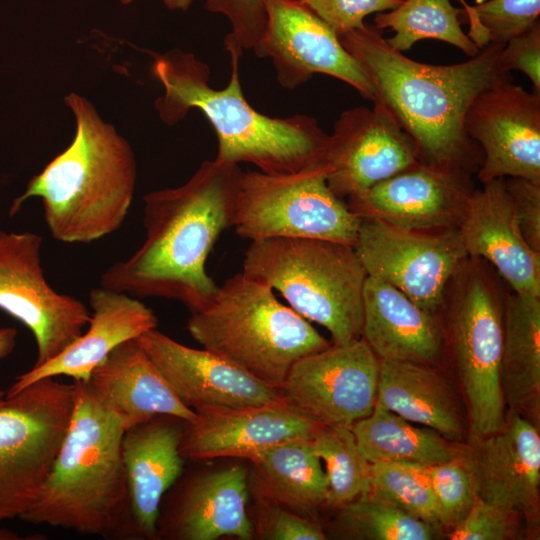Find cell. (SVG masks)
<instances>
[{"label": "cell", "instance_id": "1", "mask_svg": "<svg viewBox=\"0 0 540 540\" xmlns=\"http://www.w3.org/2000/svg\"><path fill=\"white\" fill-rule=\"evenodd\" d=\"M239 165L204 161L183 185L144 196L142 244L101 275L100 286L135 298L160 297L204 309L218 285L206 261L219 235L232 226Z\"/></svg>", "mask_w": 540, "mask_h": 540}, {"label": "cell", "instance_id": "2", "mask_svg": "<svg viewBox=\"0 0 540 540\" xmlns=\"http://www.w3.org/2000/svg\"><path fill=\"white\" fill-rule=\"evenodd\" d=\"M338 38L368 73L375 102L414 142L420 162L477 173L483 153L465 131V115L480 92L512 80L500 63L503 44L489 43L465 62L431 65L393 49L374 25Z\"/></svg>", "mask_w": 540, "mask_h": 540}, {"label": "cell", "instance_id": "3", "mask_svg": "<svg viewBox=\"0 0 540 540\" xmlns=\"http://www.w3.org/2000/svg\"><path fill=\"white\" fill-rule=\"evenodd\" d=\"M231 77L223 89L209 84V66L191 52L154 54L152 73L164 88L155 100L159 117L175 125L191 109L204 113L218 138L215 160L254 164L267 174L297 172L324 160L329 135L307 115L278 118L258 112L245 99L239 75L242 51L230 42Z\"/></svg>", "mask_w": 540, "mask_h": 540}, {"label": "cell", "instance_id": "4", "mask_svg": "<svg viewBox=\"0 0 540 540\" xmlns=\"http://www.w3.org/2000/svg\"><path fill=\"white\" fill-rule=\"evenodd\" d=\"M74 114L71 144L27 183L12 202L14 216L24 202L41 199L50 234L63 243H90L123 224L133 201L136 160L128 141L105 122L86 98L70 93Z\"/></svg>", "mask_w": 540, "mask_h": 540}, {"label": "cell", "instance_id": "5", "mask_svg": "<svg viewBox=\"0 0 540 540\" xmlns=\"http://www.w3.org/2000/svg\"><path fill=\"white\" fill-rule=\"evenodd\" d=\"M70 423L33 506L20 519L82 535L132 539L122 420L100 405L84 380H73Z\"/></svg>", "mask_w": 540, "mask_h": 540}, {"label": "cell", "instance_id": "6", "mask_svg": "<svg viewBox=\"0 0 540 540\" xmlns=\"http://www.w3.org/2000/svg\"><path fill=\"white\" fill-rule=\"evenodd\" d=\"M187 329L204 349L279 391L296 360L331 344L266 283L243 272L191 313Z\"/></svg>", "mask_w": 540, "mask_h": 540}, {"label": "cell", "instance_id": "7", "mask_svg": "<svg viewBox=\"0 0 540 540\" xmlns=\"http://www.w3.org/2000/svg\"><path fill=\"white\" fill-rule=\"evenodd\" d=\"M242 272L263 281L302 317L326 328L331 343L361 338L367 273L353 246L312 238L253 240Z\"/></svg>", "mask_w": 540, "mask_h": 540}, {"label": "cell", "instance_id": "8", "mask_svg": "<svg viewBox=\"0 0 540 540\" xmlns=\"http://www.w3.org/2000/svg\"><path fill=\"white\" fill-rule=\"evenodd\" d=\"M490 264L468 256L450 280L438 314L465 396L469 435L484 436L504 422L500 363L506 290Z\"/></svg>", "mask_w": 540, "mask_h": 540}, {"label": "cell", "instance_id": "9", "mask_svg": "<svg viewBox=\"0 0 540 540\" xmlns=\"http://www.w3.org/2000/svg\"><path fill=\"white\" fill-rule=\"evenodd\" d=\"M326 174L325 160L287 174L242 171L232 227L251 241L312 238L354 246L361 219L332 192Z\"/></svg>", "mask_w": 540, "mask_h": 540}, {"label": "cell", "instance_id": "10", "mask_svg": "<svg viewBox=\"0 0 540 540\" xmlns=\"http://www.w3.org/2000/svg\"><path fill=\"white\" fill-rule=\"evenodd\" d=\"M74 383L45 378L0 407V523L36 502L68 429Z\"/></svg>", "mask_w": 540, "mask_h": 540}, {"label": "cell", "instance_id": "11", "mask_svg": "<svg viewBox=\"0 0 540 540\" xmlns=\"http://www.w3.org/2000/svg\"><path fill=\"white\" fill-rule=\"evenodd\" d=\"M360 219L353 247L367 275L438 315L450 280L468 257L459 230H406Z\"/></svg>", "mask_w": 540, "mask_h": 540}, {"label": "cell", "instance_id": "12", "mask_svg": "<svg viewBox=\"0 0 540 540\" xmlns=\"http://www.w3.org/2000/svg\"><path fill=\"white\" fill-rule=\"evenodd\" d=\"M43 238L33 232L0 230V309L33 334V367L52 359L74 342L90 313L82 301L56 292L47 282L40 259Z\"/></svg>", "mask_w": 540, "mask_h": 540}, {"label": "cell", "instance_id": "13", "mask_svg": "<svg viewBox=\"0 0 540 540\" xmlns=\"http://www.w3.org/2000/svg\"><path fill=\"white\" fill-rule=\"evenodd\" d=\"M380 360L362 339L331 343L291 366L280 393L320 425L350 427L376 403Z\"/></svg>", "mask_w": 540, "mask_h": 540}, {"label": "cell", "instance_id": "14", "mask_svg": "<svg viewBox=\"0 0 540 540\" xmlns=\"http://www.w3.org/2000/svg\"><path fill=\"white\" fill-rule=\"evenodd\" d=\"M267 23L253 48L272 59L279 84L294 89L314 73H323L355 88L373 103L377 92L360 62L337 34L300 0H266Z\"/></svg>", "mask_w": 540, "mask_h": 540}, {"label": "cell", "instance_id": "15", "mask_svg": "<svg viewBox=\"0 0 540 540\" xmlns=\"http://www.w3.org/2000/svg\"><path fill=\"white\" fill-rule=\"evenodd\" d=\"M475 190L472 173L422 162L347 197L359 218L406 230L458 229Z\"/></svg>", "mask_w": 540, "mask_h": 540}, {"label": "cell", "instance_id": "16", "mask_svg": "<svg viewBox=\"0 0 540 540\" xmlns=\"http://www.w3.org/2000/svg\"><path fill=\"white\" fill-rule=\"evenodd\" d=\"M464 127L483 153L482 183L504 177L540 182V94L512 80L499 82L475 97Z\"/></svg>", "mask_w": 540, "mask_h": 540}, {"label": "cell", "instance_id": "17", "mask_svg": "<svg viewBox=\"0 0 540 540\" xmlns=\"http://www.w3.org/2000/svg\"><path fill=\"white\" fill-rule=\"evenodd\" d=\"M326 180L341 199L360 193L416 164L412 139L379 102L342 112L329 135Z\"/></svg>", "mask_w": 540, "mask_h": 540}, {"label": "cell", "instance_id": "18", "mask_svg": "<svg viewBox=\"0 0 540 540\" xmlns=\"http://www.w3.org/2000/svg\"><path fill=\"white\" fill-rule=\"evenodd\" d=\"M462 459L480 499L521 514L527 525L539 515L540 435L522 413L507 409L499 429L469 435Z\"/></svg>", "mask_w": 540, "mask_h": 540}, {"label": "cell", "instance_id": "19", "mask_svg": "<svg viewBox=\"0 0 540 540\" xmlns=\"http://www.w3.org/2000/svg\"><path fill=\"white\" fill-rule=\"evenodd\" d=\"M181 402L204 408H241L282 403L279 390L206 349L185 346L152 329L137 338Z\"/></svg>", "mask_w": 540, "mask_h": 540}, {"label": "cell", "instance_id": "20", "mask_svg": "<svg viewBox=\"0 0 540 540\" xmlns=\"http://www.w3.org/2000/svg\"><path fill=\"white\" fill-rule=\"evenodd\" d=\"M185 422L179 451L184 459H249L260 450L295 439L311 440L320 425L285 401L241 408H204Z\"/></svg>", "mask_w": 540, "mask_h": 540}, {"label": "cell", "instance_id": "21", "mask_svg": "<svg viewBox=\"0 0 540 540\" xmlns=\"http://www.w3.org/2000/svg\"><path fill=\"white\" fill-rule=\"evenodd\" d=\"M185 421L157 415L125 429L121 456L132 539H155L161 502L183 474L179 451Z\"/></svg>", "mask_w": 540, "mask_h": 540}, {"label": "cell", "instance_id": "22", "mask_svg": "<svg viewBox=\"0 0 540 540\" xmlns=\"http://www.w3.org/2000/svg\"><path fill=\"white\" fill-rule=\"evenodd\" d=\"M458 230L468 256L490 264L511 291L540 296V254L522 235L505 178L475 188Z\"/></svg>", "mask_w": 540, "mask_h": 540}, {"label": "cell", "instance_id": "23", "mask_svg": "<svg viewBox=\"0 0 540 540\" xmlns=\"http://www.w3.org/2000/svg\"><path fill=\"white\" fill-rule=\"evenodd\" d=\"M248 478L241 465L186 478L168 509L160 511L157 536L175 540L253 537L247 513Z\"/></svg>", "mask_w": 540, "mask_h": 540}, {"label": "cell", "instance_id": "24", "mask_svg": "<svg viewBox=\"0 0 540 540\" xmlns=\"http://www.w3.org/2000/svg\"><path fill=\"white\" fill-rule=\"evenodd\" d=\"M89 304L92 314L87 330L52 359L17 376L6 396L45 378L67 376L86 381L118 345L158 324L154 312L137 298L102 286L90 292Z\"/></svg>", "mask_w": 540, "mask_h": 540}, {"label": "cell", "instance_id": "25", "mask_svg": "<svg viewBox=\"0 0 540 540\" xmlns=\"http://www.w3.org/2000/svg\"><path fill=\"white\" fill-rule=\"evenodd\" d=\"M95 400L117 415L125 429L157 415L185 422L196 412L184 405L137 338L127 340L98 364L85 381Z\"/></svg>", "mask_w": 540, "mask_h": 540}, {"label": "cell", "instance_id": "26", "mask_svg": "<svg viewBox=\"0 0 540 540\" xmlns=\"http://www.w3.org/2000/svg\"><path fill=\"white\" fill-rule=\"evenodd\" d=\"M361 338L383 361L439 366L444 358L439 316L386 281L368 275L363 288Z\"/></svg>", "mask_w": 540, "mask_h": 540}, {"label": "cell", "instance_id": "27", "mask_svg": "<svg viewBox=\"0 0 540 540\" xmlns=\"http://www.w3.org/2000/svg\"><path fill=\"white\" fill-rule=\"evenodd\" d=\"M438 367L380 360L375 404L448 440L461 442L467 433V416L456 391Z\"/></svg>", "mask_w": 540, "mask_h": 540}, {"label": "cell", "instance_id": "28", "mask_svg": "<svg viewBox=\"0 0 540 540\" xmlns=\"http://www.w3.org/2000/svg\"><path fill=\"white\" fill-rule=\"evenodd\" d=\"M500 377L507 409L539 417L540 296L506 292ZM532 420V419H531Z\"/></svg>", "mask_w": 540, "mask_h": 540}, {"label": "cell", "instance_id": "29", "mask_svg": "<svg viewBox=\"0 0 540 540\" xmlns=\"http://www.w3.org/2000/svg\"><path fill=\"white\" fill-rule=\"evenodd\" d=\"M267 503L307 512L326 504L328 484L311 440L295 439L260 450L248 459Z\"/></svg>", "mask_w": 540, "mask_h": 540}, {"label": "cell", "instance_id": "30", "mask_svg": "<svg viewBox=\"0 0 540 540\" xmlns=\"http://www.w3.org/2000/svg\"><path fill=\"white\" fill-rule=\"evenodd\" d=\"M350 428L370 463L409 461L429 466L461 458L464 452V443L448 440L428 427H417L377 404Z\"/></svg>", "mask_w": 540, "mask_h": 540}, {"label": "cell", "instance_id": "31", "mask_svg": "<svg viewBox=\"0 0 540 540\" xmlns=\"http://www.w3.org/2000/svg\"><path fill=\"white\" fill-rule=\"evenodd\" d=\"M462 8L450 0H403L396 8L377 13L374 26L395 32L387 43L395 50H409L417 41L436 39L449 43L473 57L480 48L462 28Z\"/></svg>", "mask_w": 540, "mask_h": 540}, {"label": "cell", "instance_id": "32", "mask_svg": "<svg viewBox=\"0 0 540 540\" xmlns=\"http://www.w3.org/2000/svg\"><path fill=\"white\" fill-rule=\"evenodd\" d=\"M336 528L344 539L431 540L439 530L371 490L340 507Z\"/></svg>", "mask_w": 540, "mask_h": 540}, {"label": "cell", "instance_id": "33", "mask_svg": "<svg viewBox=\"0 0 540 540\" xmlns=\"http://www.w3.org/2000/svg\"><path fill=\"white\" fill-rule=\"evenodd\" d=\"M311 443L325 464L326 505L340 508L369 490L371 463L361 452L350 427L319 425Z\"/></svg>", "mask_w": 540, "mask_h": 540}, {"label": "cell", "instance_id": "34", "mask_svg": "<svg viewBox=\"0 0 540 540\" xmlns=\"http://www.w3.org/2000/svg\"><path fill=\"white\" fill-rule=\"evenodd\" d=\"M369 490L411 516L440 529L428 465L409 461L371 463Z\"/></svg>", "mask_w": 540, "mask_h": 540}, {"label": "cell", "instance_id": "35", "mask_svg": "<svg viewBox=\"0 0 540 540\" xmlns=\"http://www.w3.org/2000/svg\"><path fill=\"white\" fill-rule=\"evenodd\" d=\"M539 15L540 0H481L462 13L470 24L468 36L480 49L505 45L540 22Z\"/></svg>", "mask_w": 540, "mask_h": 540}, {"label": "cell", "instance_id": "36", "mask_svg": "<svg viewBox=\"0 0 540 540\" xmlns=\"http://www.w3.org/2000/svg\"><path fill=\"white\" fill-rule=\"evenodd\" d=\"M440 529L447 533L468 514L476 499L473 480L462 457L429 465Z\"/></svg>", "mask_w": 540, "mask_h": 540}, {"label": "cell", "instance_id": "37", "mask_svg": "<svg viewBox=\"0 0 540 540\" xmlns=\"http://www.w3.org/2000/svg\"><path fill=\"white\" fill-rule=\"evenodd\" d=\"M524 523L521 514L476 497L468 514L447 536L450 540L519 539L524 536Z\"/></svg>", "mask_w": 540, "mask_h": 540}, {"label": "cell", "instance_id": "38", "mask_svg": "<svg viewBox=\"0 0 540 540\" xmlns=\"http://www.w3.org/2000/svg\"><path fill=\"white\" fill-rule=\"evenodd\" d=\"M206 9L224 15L231 31L225 42L243 49H253L262 37L266 23V0H207Z\"/></svg>", "mask_w": 540, "mask_h": 540}, {"label": "cell", "instance_id": "39", "mask_svg": "<svg viewBox=\"0 0 540 540\" xmlns=\"http://www.w3.org/2000/svg\"><path fill=\"white\" fill-rule=\"evenodd\" d=\"M336 34L362 28L364 18L396 8L403 0H300Z\"/></svg>", "mask_w": 540, "mask_h": 540}, {"label": "cell", "instance_id": "40", "mask_svg": "<svg viewBox=\"0 0 540 540\" xmlns=\"http://www.w3.org/2000/svg\"><path fill=\"white\" fill-rule=\"evenodd\" d=\"M257 531L261 538L269 540L326 539V534L315 522L267 502L258 513Z\"/></svg>", "mask_w": 540, "mask_h": 540}, {"label": "cell", "instance_id": "41", "mask_svg": "<svg viewBox=\"0 0 540 540\" xmlns=\"http://www.w3.org/2000/svg\"><path fill=\"white\" fill-rule=\"evenodd\" d=\"M504 178L522 235L540 254V182L520 177Z\"/></svg>", "mask_w": 540, "mask_h": 540}, {"label": "cell", "instance_id": "42", "mask_svg": "<svg viewBox=\"0 0 540 540\" xmlns=\"http://www.w3.org/2000/svg\"><path fill=\"white\" fill-rule=\"evenodd\" d=\"M500 63L507 72H523L531 80L533 92L540 94V22L504 45Z\"/></svg>", "mask_w": 540, "mask_h": 540}, {"label": "cell", "instance_id": "43", "mask_svg": "<svg viewBox=\"0 0 540 540\" xmlns=\"http://www.w3.org/2000/svg\"><path fill=\"white\" fill-rule=\"evenodd\" d=\"M17 330L12 327L0 328V359L10 355L15 348ZM6 399V393L0 390V407Z\"/></svg>", "mask_w": 540, "mask_h": 540}, {"label": "cell", "instance_id": "44", "mask_svg": "<svg viewBox=\"0 0 540 540\" xmlns=\"http://www.w3.org/2000/svg\"><path fill=\"white\" fill-rule=\"evenodd\" d=\"M135 0H121L123 4H129ZM169 9L186 11L195 0H162Z\"/></svg>", "mask_w": 540, "mask_h": 540}, {"label": "cell", "instance_id": "45", "mask_svg": "<svg viewBox=\"0 0 540 540\" xmlns=\"http://www.w3.org/2000/svg\"><path fill=\"white\" fill-rule=\"evenodd\" d=\"M22 539H30L29 537H21V535L10 531L5 528L0 527V540H22Z\"/></svg>", "mask_w": 540, "mask_h": 540}, {"label": "cell", "instance_id": "46", "mask_svg": "<svg viewBox=\"0 0 540 540\" xmlns=\"http://www.w3.org/2000/svg\"><path fill=\"white\" fill-rule=\"evenodd\" d=\"M459 1H460V3L463 5V8H462V9H463V12L468 11L470 5H469L465 0H459Z\"/></svg>", "mask_w": 540, "mask_h": 540}]
</instances>
